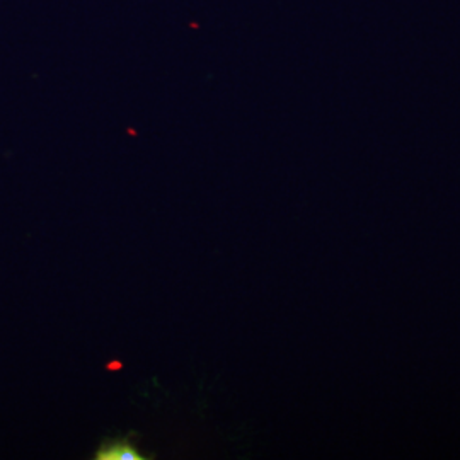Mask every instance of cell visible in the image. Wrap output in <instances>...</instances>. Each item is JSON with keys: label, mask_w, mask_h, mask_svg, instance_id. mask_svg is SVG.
<instances>
[{"label": "cell", "mask_w": 460, "mask_h": 460, "mask_svg": "<svg viewBox=\"0 0 460 460\" xmlns=\"http://www.w3.org/2000/svg\"><path fill=\"white\" fill-rule=\"evenodd\" d=\"M99 460H142L144 457L133 448L128 440H115L102 445L96 456Z\"/></svg>", "instance_id": "6da1fadb"}]
</instances>
